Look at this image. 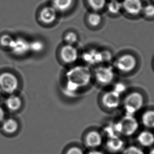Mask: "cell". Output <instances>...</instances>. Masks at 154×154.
<instances>
[{
    "mask_svg": "<svg viewBox=\"0 0 154 154\" xmlns=\"http://www.w3.org/2000/svg\"><path fill=\"white\" fill-rule=\"evenodd\" d=\"M66 90L72 95L90 84L92 74L88 67L79 66L69 70L66 73Z\"/></svg>",
    "mask_w": 154,
    "mask_h": 154,
    "instance_id": "6da1fadb",
    "label": "cell"
},
{
    "mask_svg": "<svg viewBox=\"0 0 154 154\" xmlns=\"http://www.w3.org/2000/svg\"><path fill=\"white\" fill-rule=\"evenodd\" d=\"M115 123L118 135L121 137L133 136L139 131V122L135 116L125 114Z\"/></svg>",
    "mask_w": 154,
    "mask_h": 154,
    "instance_id": "7a4b0ae2",
    "label": "cell"
},
{
    "mask_svg": "<svg viewBox=\"0 0 154 154\" xmlns=\"http://www.w3.org/2000/svg\"><path fill=\"white\" fill-rule=\"evenodd\" d=\"M145 99L143 94L138 91L129 93L122 101L125 114L135 116L143 108Z\"/></svg>",
    "mask_w": 154,
    "mask_h": 154,
    "instance_id": "3957f363",
    "label": "cell"
},
{
    "mask_svg": "<svg viewBox=\"0 0 154 154\" xmlns=\"http://www.w3.org/2000/svg\"><path fill=\"white\" fill-rule=\"evenodd\" d=\"M94 76L98 84L102 86H108L114 81L115 73L111 66H100L96 69Z\"/></svg>",
    "mask_w": 154,
    "mask_h": 154,
    "instance_id": "277c9868",
    "label": "cell"
},
{
    "mask_svg": "<svg viewBox=\"0 0 154 154\" xmlns=\"http://www.w3.org/2000/svg\"><path fill=\"white\" fill-rule=\"evenodd\" d=\"M19 82L17 77L11 72H5L0 75V89L7 94H13L17 90Z\"/></svg>",
    "mask_w": 154,
    "mask_h": 154,
    "instance_id": "5b68a950",
    "label": "cell"
},
{
    "mask_svg": "<svg viewBox=\"0 0 154 154\" xmlns=\"http://www.w3.org/2000/svg\"><path fill=\"white\" fill-rule=\"evenodd\" d=\"M101 103L106 109L113 110L122 103V95L113 89L105 92L101 97Z\"/></svg>",
    "mask_w": 154,
    "mask_h": 154,
    "instance_id": "8992f818",
    "label": "cell"
},
{
    "mask_svg": "<svg viewBox=\"0 0 154 154\" xmlns=\"http://www.w3.org/2000/svg\"><path fill=\"white\" fill-rule=\"evenodd\" d=\"M137 63V60L134 56L125 54L118 58L116 62V66L121 72L128 73L135 69Z\"/></svg>",
    "mask_w": 154,
    "mask_h": 154,
    "instance_id": "52a82bcc",
    "label": "cell"
},
{
    "mask_svg": "<svg viewBox=\"0 0 154 154\" xmlns=\"http://www.w3.org/2000/svg\"><path fill=\"white\" fill-rule=\"evenodd\" d=\"M126 143L121 136H113L106 138L105 148L107 152L112 154L122 153L126 147Z\"/></svg>",
    "mask_w": 154,
    "mask_h": 154,
    "instance_id": "ba28073f",
    "label": "cell"
},
{
    "mask_svg": "<svg viewBox=\"0 0 154 154\" xmlns=\"http://www.w3.org/2000/svg\"><path fill=\"white\" fill-rule=\"evenodd\" d=\"M85 143L91 149H97L103 145V136L98 131H91L85 136Z\"/></svg>",
    "mask_w": 154,
    "mask_h": 154,
    "instance_id": "9c48e42d",
    "label": "cell"
},
{
    "mask_svg": "<svg viewBox=\"0 0 154 154\" xmlns=\"http://www.w3.org/2000/svg\"><path fill=\"white\" fill-rule=\"evenodd\" d=\"M136 141L140 147H152L154 146V133L148 129L138 132Z\"/></svg>",
    "mask_w": 154,
    "mask_h": 154,
    "instance_id": "30bf717a",
    "label": "cell"
},
{
    "mask_svg": "<svg viewBox=\"0 0 154 154\" xmlns=\"http://www.w3.org/2000/svg\"><path fill=\"white\" fill-rule=\"evenodd\" d=\"M122 3V8L130 15H138L143 9L141 0H123Z\"/></svg>",
    "mask_w": 154,
    "mask_h": 154,
    "instance_id": "8fae6325",
    "label": "cell"
},
{
    "mask_svg": "<svg viewBox=\"0 0 154 154\" xmlns=\"http://www.w3.org/2000/svg\"><path fill=\"white\" fill-rule=\"evenodd\" d=\"M60 56L63 62L66 63H72L78 58V52L73 45H66L61 50Z\"/></svg>",
    "mask_w": 154,
    "mask_h": 154,
    "instance_id": "7c38bea8",
    "label": "cell"
},
{
    "mask_svg": "<svg viewBox=\"0 0 154 154\" xmlns=\"http://www.w3.org/2000/svg\"><path fill=\"white\" fill-rule=\"evenodd\" d=\"M10 49L17 55H24L30 51V42L22 38L14 39Z\"/></svg>",
    "mask_w": 154,
    "mask_h": 154,
    "instance_id": "4fadbf2b",
    "label": "cell"
},
{
    "mask_svg": "<svg viewBox=\"0 0 154 154\" xmlns=\"http://www.w3.org/2000/svg\"><path fill=\"white\" fill-rule=\"evenodd\" d=\"M57 17V11L53 7L44 8L40 13V19L43 23L51 24L55 21Z\"/></svg>",
    "mask_w": 154,
    "mask_h": 154,
    "instance_id": "5bb4252c",
    "label": "cell"
},
{
    "mask_svg": "<svg viewBox=\"0 0 154 154\" xmlns=\"http://www.w3.org/2000/svg\"><path fill=\"white\" fill-rule=\"evenodd\" d=\"M84 60L91 64H98L103 62V52L92 50L85 52L83 55Z\"/></svg>",
    "mask_w": 154,
    "mask_h": 154,
    "instance_id": "9a60e30c",
    "label": "cell"
},
{
    "mask_svg": "<svg viewBox=\"0 0 154 154\" xmlns=\"http://www.w3.org/2000/svg\"><path fill=\"white\" fill-rule=\"evenodd\" d=\"M140 121L146 128L154 129V110L149 109L145 111L141 115Z\"/></svg>",
    "mask_w": 154,
    "mask_h": 154,
    "instance_id": "2e32d148",
    "label": "cell"
},
{
    "mask_svg": "<svg viewBox=\"0 0 154 154\" xmlns=\"http://www.w3.org/2000/svg\"><path fill=\"white\" fill-rule=\"evenodd\" d=\"M2 128L5 133L8 134H13L17 131L19 125L16 120L9 118L3 122Z\"/></svg>",
    "mask_w": 154,
    "mask_h": 154,
    "instance_id": "e0dca14e",
    "label": "cell"
},
{
    "mask_svg": "<svg viewBox=\"0 0 154 154\" xmlns=\"http://www.w3.org/2000/svg\"><path fill=\"white\" fill-rule=\"evenodd\" d=\"M7 108L11 111H15L21 108L22 100L19 97L12 94L9 96L5 101Z\"/></svg>",
    "mask_w": 154,
    "mask_h": 154,
    "instance_id": "ac0fdd59",
    "label": "cell"
},
{
    "mask_svg": "<svg viewBox=\"0 0 154 154\" xmlns=\"http://www.w3.org/2000/svg\"><path fill=\"white\" fill-rule=\"evenodd\" d=\"M73 0H53V7L57 11L65 12L72 5Z\"/></svg>",
    "mask_w": 154,
    "mask_h": 154,
    "instance_id": "d6986e66",
    "label": "cell"
},
{
    "mask_svg": "<svg viewBox=\"0 0 154 154\" xmlns=\"http://www.w3.org/2000/svg\"><path fill=\"white\" fill-rule=\"evenodd\" d=\"M122 9V3L118 0H111L107 5L109 12L112 14H117Z\"/></svg>",
    "mask_w": 154,
    "mask_h": 154,
    "instance_id": "ffe728a7",
    "label": "cell"
},
{
    "mask_svg": "<svg viewBox=\"0 0 154 154\" xmlns=\"http://www.w3.org/2000/svg\"><path fill=\"white\" fill-rule=\"evenodd\" d=\"M103 131L104 135L106 137V138L117 136H120L118 135V131L116 126L115 122L109 123L108 124L106 125L104 127Z\"/></svg>",
    "mask_w": 154,
    "mask_h": 154,
    "instance_id": "44dd1931",
    "label": "cell"
},
{
    "mask_svg": "<svg viewBox=\"0 0 154 154\" xmlns=\"http://www.w3.org/2000/svg\"><path fill=\"white\" fill-rule=\"evenodd\" d=\"M88 20L91 26L94 27H96L100 24L102 21V17L100 14L95 11L88 15Z\"/></svg>",
    "mask_w": 154,
    "mask_h": 154,
    "instance_id": "7402d4cb",
    "label": "cell"
},
{
    "mask_svg": "<svg viewBox=\"0 0 154 154\" xmlns=\"http://www.w3.org/2000/svg\"><path fill=\"white\" fill-rule=\"evenodd\" d=\"M88 4L94 11H100L106 5V0H88Z\"/></svg>",
    "mask_w": 154,
    "mask_h": 154,
    "instance_id": "603a6c76",
    "label": "cell"
},
{
    "mask_svg": "<svg viewBox=\"0 0 154 154\" xmlns=\"http://www.w3.org/2000/svg\"><path fill=\"white\" fill-rule=\"evenodd\" d=\"M121 154H145V153L140 146L131 145L125 148Z\"/></svg>",
    "mask_w": 154,
    "mask_h": 154,
    "instance_id": "cb8c5ba5",
    "label": "cell"
},
{
    "mask_svg": "<svg viewBox=\"0 0 154 154\" xmlns=\"http://www.w3.org/2000/svg\"><path fill=\"white\" fill-rule=\"evenodd\" d=\"M45 45L42 41L34 40L30 42V51L34 52H40L44 49Z\"/></svg>",
    "mask_w": 154,
    "mask_h": 154,
    "instance_id": "d4e9b609",
    "label": "cell"
},
{
    "mask_svg": "<svg viewBox=\"0 0 154 154\" xmlns=\"http://www.w3.org/2000/svg\"><path fill=\"white\" fill-rule=\"evenodd\" d=\"M64 40L66 45H73L78 41V36L75 32H69L65 35Z\"/></svg>",
    "mask_w": 154,
    "mask_h": 154,
    "instance_id": "484cf974",
    "label": "cell"
},
{
    "mask_svg": "<svg viewBox=\"0 0 154 154\" xmlns=\"http://www.w3.org/2000/svg\"><path fill=\"white\" fill-rule=\"evenodd\" d=\"M14 39L10 35L5 34L0 38V44L5 47L10 48Z\"/></svg>",
    "mask_w": 154,
    "mask_h": 154,
    "instance_id": "4316f807",
    "label": "cell"
},
{
    "mask_svg": "<svg viewBox=\"0 0 154 154\" xmlns=\"http://www.w3.org/2000/svg\"><path fill=\"white\" fill-rule=\"evenodd\" d=\"M143 11L146 17H154V5H147L145 7H143Z\"/></svg>",
    "mask_w": 154,
    "mask_h": 154,
    "instance_id": "83f0119b",
    "label": "cell"
},
{
    "mask_svg": "<svg viewBox=\"0 0 154 154\" xmlns=\"http://www.w3.org/2000/svg\"><path fill=\"white\" fill-rule=\"evenodd\" d=\"M126 87L125 86V85L123 84L122 82H118V83L116 84L114 86V88L113 89V90L118 92L122 96V94L126 91Z\"/></svg>",
    "mask_w": 154,
    "mask_h": 154,
    "instance_id": "f1b7e54d",
    "label": "cell"
},
{
    "mask_svg": "<svg viewBox=\"0 0 154 154\" xmlns=\"http://www.w3.org/2000/svg\"><path fill=\"white\" fill-rule=\"evenodd\" d=\"M66 154H85L82 149L78 147H72L66 152Z\"/></svg>",
    "mask_w": 154,
    "mask_h": 154,
    "instance_id": "f546056e",
    "label": "cell"
},
{
    "mask_svg": "<svg viewBox=\"0 0 154 154\" xmlns=\"http://www.w3.org/2000/svg\"><path fill=\"white\" fill-rule=\"evenodd\" d=\"M88 154H105V153L100 150L97 149L91 150L90 152H88Z\"/></svg>",
    "mask_w": 154,
    "mask_h": 154,
    "instance_id": "4dcf8cb0",
    "label": "cell"
},
{
    "mask_svg": "<svg viewBox=\"0 0 154 154\" xmlns=\"http://www.w3.org/2000/svg\"><path fill=\"white\" fill-rule=\"evenodd\" d=\"M5 111L3 110L2 108L0 107V122H2L4 118H5Z\"/></svg>",
    "mask_w": 154,
    "mask_h": 154,
    "instance_id": "1f68e13d",
    "label": "cell"
},
{
    "mask_svg": "<svg viewBox=\"0 0 154 154\" xmlns=\"http://www.w3.org/2000/svg\"><path fill=\"white\" fill-rule=\"evenodd\" d=\"M149 154H154V147L152 148L151 150H150Z\"/></svg>",
    "mask_w": 154,
    "mask_h": 154,
    "instance_id": "d6a6232c",
    "label": "cell"
},
{
    "mask_svg": "<svg viewBox=\"0 0 154 154\" xmlns=\"http://www.w3.org/2000/svg\"><path fill=\"white\" fill-rule=\"evenodd\" d=\"M1 92H2V91L0 89V96H1Z\"/></svg>",
    "mask_w": 154,
    "mask_h": 154,
    "instance_id": "836d02e7",
    "label": "cell"
},
{
    "mask_svg": "<svg viewBox=\"0 0 154 154\" xmlns=\"http://www.w3.org/2000/svg\"></svg>",
    "mask_w": 154,
    "mask_h": 154,
    "instance_id": "e575fe53",
    "label": "cell"
}]
</instances>
